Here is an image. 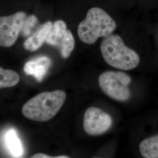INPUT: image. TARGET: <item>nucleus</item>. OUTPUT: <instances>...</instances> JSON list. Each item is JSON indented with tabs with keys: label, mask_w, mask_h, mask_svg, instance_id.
<instances>
[{
	"label": "nucleus",
	"mask_w": 158,
	"mask_h": 158,
	"mask_svg": "<svg viewBox=\"0 0 158 158\" xmlns=\"http://www.w3.org/2000/svg\"><path fill=\"white\" fill-rule=\"evenodd\" d=\"M66 99V94L64 91L43 92L27 102L23 106L22 113L31 120L46 122L56 115Z\"/></svg>",
	"instance_id": "1"
},
{
	"label": "nucleus",
	"mask_w": 158,
	"mask_h": 158,
	"mask_svg": "<svg viewBox=\"0 0 158 158\" xmlns=\"http://www.w3.org/2000/svg\"><path fill=\"white\" fill-rule=\"evenodd\" d=\"M100 50L108 64L121 70L134 69L140 62L138 53L125 45L118 35L111 34L105 37L102 42Z\"/></svg>",
	"instance_id": "2"
},
{
	"label": "nucleus",
	"mask_w": 158,
	"mask_h": 158,
	"mask_svg": "<svg viewBox=\"0 0 158 158\" xmlns=\"http://www.w3.org/2000/svg\"><path fill=\"white\" fill-rule=\"evenodd\" d=\"M116 28V23L108 14L102 8L94 7L89 10L85 18L79 23L77 34L83 42L91 45L98 38L113 34Z\"/></svg>",
	"instance_id": "3"
},
{
	"label": "nucleus",
	"mask_w": 158,
	"mask_h": 158,
	"mask_svg": "<svg viewBox=\"0 0 158 158\" xmlns=\"http://www.w3.org/2000/svg\"><path fill=\"white\" fill-rule=\"evenodd\" d=\"M131 82L130 76L121 72L108 71L101 74L98 77V83L102 92L118 102H127L130 99Z\"/></svg>",
	"instance_id": "4"
},
{
	"label": "nucleus",
	"mask_w": 158,
	"mask_h": 158,
	"mask_svg": "<svg viewBox=\"0 0 158 158\" xmlns=\"http://www.w3.org/2000/svg\"><path fill=\"white\" fill-rule=\"evenodd\" d=\"M26 18L23 11L0 17V46L9 48L15 43Z\"/></svg>",
	"instance_id": "5"
},
{
	"label": "nucleus",
	"mask_w": 158,
	"mask_h": 158,
	"mask_svg": "<svg viewBox=\"0 0 158 158\" xmlns=\"http://www.w3.org/2000/svg\"><path fill=\"white\" fill-rule=\"evenodd\" d=\"M112 124L111 116L100 108L91 107L85 112L83 127L85 132L90 135H100L106 132Z\"/></svg>",
	"instance_id": "6"
},
{
	"label": "nucleus",
	"mask_w": 158,
	"mask_h": 158,
	"mask_svg": "<svg viewBox=\"0 0 158 158\" xmlns=\"http://www.w3.org/2000/svg\"><path fill=\"white\" fill-rule=\"evenodd\" d=\"M52 64L49 57L40 56L29 60L24 66L23 70L27 75L34 76L39 82L42 81Z\"/></svg>",
	"instance_id": "7"
},
{
	"label": "nucleus",
	"mask_w": 158,
	"mask_h": 158,
	"mask_svg": "<svg viewBox=\"0 0 158 158\" xmlns=\"http://www.w3.org/2000/svg\"><path fill=\"white\" fill-rule=\"evenodd\" d=\"M52 24L51 21H47L40 25L33 34L25 41L24 48L29 52H34L40 49L46 42Z\"/></svg>",
	"instance_id": "8"
},
{
	"label": "nucleus",
	"mask_w": 158,
	"mask_h": 158,
	"mask_svg": "<svg viewBox=\"0 0 158 158\" xmlns=\"http://www.w3.org/2000/svg\"><path fill=\"white\" fill-rule=\"evenodd\" d=\"M67 30V26L62 20H57L52 24V28L46 40V44L51 46H57Z\"/></svg>",
	"instance_id": "9"
},
{
	"label": "nucleus",
	"mask_w": 158,
	"mask_h": 158,
	"mask_svg": "<svg viewBox=\"0 0 158 158\" xmlns=\"http://www.w3.org/2000/svg\"><path fill=\"white\" fill-rule=\"evenodd\" d=\"M139 151L143 158H158V135L143 140L139 144Z\"/></svg>",
	"instance_id": "10"
},
{
	"label": "nucleus",
	"mask_w": 158,
	"mask_h": 158,
	"mask_svg": "<svg viewBox=\"0 0 158 158\" xmlns=\"http://www.w3.org/2000/svg\"><path fill=\"white\" fill-rule=\"evenodd\" d=\"M6 143L7 148L12 156L15 158L21 157L23 155V146L14 130H10L6 132Z\"/></svg>",
	"instance_id": "11"
},
{
	"label": "nucleus",
	"mask_w": 158,
	"mask_h": 158,
	"mask_svg": "<svg viewBox=\"0 0 158 158\" xmlns=\"http://www.w3.org/2000/svg\"><path fill=\"white\" fill-rule=\"evenodd\" d=\"M75 41L72 33L67 29L64 34L58 48L63 59H68L73 51Z\"/></svg>",
	"instance_id": "12"
},
{
	"label": "nucleus",
	"mask_w": 158,
	"mask_h": 158,
	"mask_svg": "<svg viewBox=\"0 0 158 158\" xmlns=\"http://www.w3.org/2000/svg\"><path fill=\"white\" fill-rule=\"evenodd\" d=\"M19 81V76L16 72L0 67V89L14 87Z\"/></svg>",
	"instance_id": "13"
},
{
	"label": "nucleus",
	"mask_w": 158,
	"mask_h": 158,
	"mask_svg": "<svg viewBox=\"0 0 158 158\" xmlns=\"http://www.w3.org/2000/svg\"><path fill=\"white\" fill-rule=\"evenodd\" d=\"M39 23L37 17L35 15H31L26 18L23 24L21 34L23 37L29 36L32 33L34 29L36 28Z\"/></svg>",
	"instance_id": "14"
},
{
	"label": "nucleus",
	"mask_w": 158,
	"mask_h": 158,
	"mask_svg": "<svg viewBox=\"0 0 158 158\" xmlns=\"http://www.w3.org/2000/svg\"><path fill=\"white\" fill-rule=\"evenodd\" d=\"M31 158H56V157H52L49 155H47L44 153H36L33 156H31Z\"/></svg>",
	"instance_id": "15"
}]
</instances>
